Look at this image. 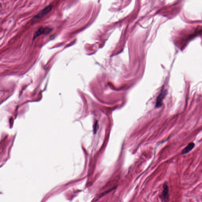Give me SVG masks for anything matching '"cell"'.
Wrapping results in <instances>:
<instances>
[{"label": "cell", "instance_id": "3957f363", "mask_svg": "<svg viewBox=\"0 0 202 202\" xmlns=\"http://www.w3.org/2000/svg\"><path fill=\"white\" fill-rule=\"evenodd\" d=\"M51 29L47 27H41L35 33L33 39H35L42 35H47L51 32Z\"/></svg>", "mask_w": 202, "mask_h": 202}, {"label": "cell", "instance_id": "277c9868", "mask_svg": "<svg viewBox=\"0 0 202 202\" xmlns=\"http://www.w3.org/2000/svg\"><path fill=\"white\" fill-rule=\"evenodd\" d=\"M169 188L168 184L167 182L164 183L163 185V200L164 202H168L169 200Z\"/></svg>", "mask_w": 202, "mask_h": 202}, {"label": "cell", "instance_id": "6da1fadb", "mask_svg": "<svg viewBox=\"0 0 202 202\" xmlns=\"http://www.w3.org/2000/svg\"><path fill=\"white\" fill-rule=\"evenodd\" d=\"M167 94V90H163L161 91V92L158 96L157 99H156L157 100H156V108H160V107L162 106L163 99L166 96Z\"/></svg>", "mask_w": 202, "mask_h": 202}, {"label": "cell", "instance_id": "5b68a950", "mask_svg": "<svg viewBox=\"0 0 202 202\" xmlns=\"http://www.w3.org/2000/svg\"><path fill=\"white\" fill-rule=\"evenodd\" d=\"M194 147H195V144L193 142H191V143H189L188 145L187 146L186 148L182 151V154H184L188 153L194 148Z\"/></svg>", "mask_w": 202, "mask_h": 202}, {"label": "cell", "instance_id": "7a4b0ae2", "mask_svg": "<svg viewBox=\"0 0 202 202\" xmlns=\"http://www.w3.org/2000/svg\"><path fill=\"white\" fill-rule=\"evenodd\" d=\"M52 8V7L51 5H50L46 7H45V8L42 10L41 12H40L39 14L36 15V16L34 17V19H40L48 14L51 10Z\"/></svg>", "mask_w": 202, "mask_h": 202}]
</instances>
